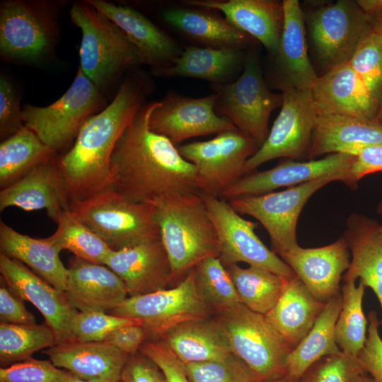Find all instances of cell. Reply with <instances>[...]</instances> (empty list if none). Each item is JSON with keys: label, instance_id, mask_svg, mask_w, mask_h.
Returning <instances> with one entry per match:
<instances>
[{"label": "cell", "instance_id": "obj_37", "mask_svg": "<svg viewBox=\"0 0 382 382\" xmlns=\"http://www.w3.org/2000/svg\"><path fill=\"white\" fill-rule=\"evenodd\" d=\"M241 302L249 309L266 315L281 297L289 278L260 267L243 268L238 264L224 265Z\"/></svg>", "mask_w": 382, "mask_h": 382}, {"label": "cell", "instance_id": "obj_40", "mask_svg": "<svg viewBox=\"0 0 382 382\" xmlns=\"http://www.w3.org/2000/svg\"><path fill=\"white\" fill-rule=\"evenodd\" d=\"M56 224L55 232L47 238L60 251L68 250L80 259L105 265L113 250L71 211L64 213Z\"/></svg>", "mask_w": 382, "mask_h": 382}, {"label": "cell", "instance_id": "obj_20", "mask_svg": "<svg viewBox=\"0 0 382 382\" xmlns=\"http://www.w3.org/2000/svg\"><path fill=\"white\" fill-rule=\"evenodd\" d=\"M279 257L309 291L324 303L341 291L340 284L351 262L344 236L322 247L304 248L298 245Z\"/></svg>", "mask_w": 382, "mask_h": 382}, {"label": "cell", "instance_id": "obj_42", "mask_svg": "<svg viewBox=\"0 0 382 382\" xmlns=\"http://www.w3.org/2000/svg\"><path fill=\"white\" fill-rule=\"evenodd\" d=\"M348 64L380 107L382 103V35L371 28L366 30Z\"/></svg>", "mask_w": 382, "mask_h": 382}, {"label": "cell", "instance_id": "obj_53", "mask_svg": "<svg viewBox=\"0 0 382 382\" xmlns=\"http://www.w3.org/2000/svg\"><path fill=\"white\" fill-rule=\"evenodd\" d=\"M382 171V144L364 147L355 156L351 178L357 185L364 176Z\"/></svg>", "mask_w": 382, "mask_h": 382}, {"label": "cell", "instance_id": "obj_35", "mask_svg": "<svg viewBox=\"0 0 382 382\" xmlns=\"http://www.w3.org/2000/svg\"><path fill=\"white\" fill-rule=\"evenodd\" d=\"M341 308L340 291L325 303L312 328L290 352L286 362V375L299 381L317 361L342 352L335 339V325Z\"/></svg>", "mask_w": 382, "mask_h": 382}, {"label": "cell", "instance_id": "obj_8", "mask_svg": "<svg viewBox=\"0 0 382 382\" xmlns=\"http://www.w3.org/2000/svg\"><path fill=\"white\" fill-rule=\"evenodd\" d=\"M210 87L216 96V110L250 136L260 148L270 132V115L282 105L283 96L267 88L256 52L246 54L243 71L236 81Z\"/></svg>", "mask_w": 382, "mask_h": 382}, {"label": "cell", "instance_id": "obj_33", "mask_svg": "<svg viewBox=\"0 0 382 382\" xmlns=\"http://www.w3.org/2000/svg\"><path fill=\"white\" fill-rule=\"evenodd\" d=\"M325 304L295 276L288 279L281 297L265 316L294 348L312 328Z\"/></svg>", "mask_w": 382, "mask_h": 382}, {"label": "cell", "instance_id": "obj_47", "mask_svg": "<svg viewBox=\"0 0 382 382\" xmlns=\"http://www.w3.org/2000/svg\"><path fill=\"white\" fill-rule=\"evenodd\" d=\"M24 126L19 96L11 80L0 76V139L3 141Z\"/></svg>", "mask_w": 382, "mask_h": 382}, {"label": "cell", "instance_id": "obj_23", "mask_svg": "<svg viewBox=\"0 0 382 382\" xmlns=\"http://www.w3.org/2000/svg\"><path fill=\"white\" fill-rule=\"evenodd\" d=\"M105 265L123 281L129 297L167 289L173 281L170 262L161 238L113 250Z\"/></svg>", "mask_w": 382, "mask_h": 382}, {"label": "cell", "instance_id": "obj_31", "mask_svg": "<svg viewBox=\"0 0 382 382\" xmlns=\"http://www.w3.org/2000/svg\"><path fill=\"white\" fill-rule=\"evenodd\" d=\"M246 55L241 47L186 46L168 67L154 72L159 77H189L204 79L211 84L231 82L244 64Z\"/></svg>", "mask_w": 382, "mask_h": 382}, {"label": "cell", "instance_id": "obj_10", "mask_svg": "<svg viewBox=\"0 0 382 382\" xmlns=\"http://www.w3.org/2000/svg\"><path fill=\"white\" fill-rule=\"evenodd\" d=\"M258 149L250 136L237 128L207 141L178 146L180 155L195 168L199 192L219 197L244 175L246 161Z\"/></svg>", "mask_w": 382, "mask_h": 382}, {"label": "cell", "instance_id": "obj_39", "mask_svg": "<svg viewBox=\"0 0 382 382\" xmlns=\"http://www.w3.org/2000/svg\"><path fill=\"white\" fill-rule=\"evenodd\" d=\"M56 345L54 332L46 323L34 325L0 323L1 368L28 359L35 352Z\"/></svg>", "mask_w": 382, "mask_h": 382}, {"label": "cell", "instance_id": "obj_59", "mask_svg": "<svg viewBox=\"0 0 382 382\" xmlns=\"http://www.w3.org/2000/svg\"><path fill=\"white\" fill-rule=\"evenodd\" d=\"M377 213L382 216V201H381L376 208ZM382 225V224H381Z\"/></svg>", "mask_w": 382, "mask_h": 382}, {"label": "cell", "instance_id": "obj_57", "mask_svg": "<svg viewBox=\"0 0 382 382\" xmlns=\"http://www.w3.org/2000/svg\"><path fill=\"white\" fill-rule=\"evenodd\" d=\"M354 382H376L369 374L366 373L361 375Z\"/></svg>", "mask_w": 382, "mask_h": 382}, {"label": "cell", "instance_id": "obj_45", "mask_svg": "<svg viewBox=\"0 0 382 382\" xmlns=\"http://www.w3.org/2000/svg\"><path fill=\"white\" fill-rule=\"evenodd\" d=\"M365 373L357 357L341 352L317 361L299 382H354Z\"/></svg>", "mask_w": 382, "mask_h": 382}, {"label": "cell", "instance_id": "obj_28", "mask_svg": "<svg viewBox=\"0 0 382 382\" xmlns=\"http://www.w3.org/2000/svg\"><path fill=\"white\" fill-rule=\"evenodd\" d=\"M343 236L351 262L342 280L359 279L374 291L382 309V225L374 219L352 213L347 219Z\"/></svg>", "mask_w": 382, "mask_h": 382}, {"label": "cell", "instance_id": "obj_18", "mask_svg": "<svg viewBox=\"0 0 382 382\" xmlns=\"http://www.w3.org/2000/svg\"><path fill=\"white\" fill-rule=\"evenodd\" d=\"M1 279L23 301L31 303L52 328L57 344L74 341L71 322L77 313L65 291L36 274L22 262L0 253Z\"/></svg>", "mask_w": 382, "mask_h": 382}, {"label": "cell", "instance_id": "obj_2", "mask_svg": "<svg viewBox=\"0 0 382 382\" xmlns=\"http://www.w3.org/2000/svg\"><path fill=\"white\" fill-rule=\"evenodd\" d=\"M149 82L140 73L126 76L112 102L83 123L73 146L59 158L71 203L106 188L113 150L144 104Z\"/></svg>", "mask_w": 382, "mask_h": 382}, {"label": "cell", "instance_id": "obj_7", "mask_svg": "<svg viewBox=\"0 0 382 382\" xmlns=\"http://www.w3.org/2000/svg\"><path fill=\"white\" fill-rule=\"evenodd\" d=\"M224 329L232 352L250 369L257 382L286 375V362L292 347L265 315L242 303L218 311L214 316Z\"/></svg>", "mask_w": 382, "mask_h": 382}, {"label": "cell", "instance_id": "obj_22", "mask_svg": "<svg viewBox=\"0 0 382 382\" xmlns=\"http://www.w3.org/2000/svg\"><path fill=\"white\" fill-rule=\"evenodd\" d=\"M309 91L317 111L377 120L379 105L348 62L318 76Z\"/></svg>", "mask_w": 382, "mask_h": 382}, {"label": "cell", "instance_id": "obj_58", "mask_svg": "<svg viewBox=\"0 0 382 382\" xmlns=\"http://www.w3.org/2000/svg\"><path fill=\"white\" fill-rule=\"evenodd\" d=\"M377 120L382 125V103L379 107Z\"/></svg>", "mask_w": 382, "mask_h": 382}, {"label": "cell", "instance_id": "obj_52", "mask_svg": "<svg viewBox=\"0 0 382 382\" xmlns=\"http://www.w3.org/2000/svg\"><path fill=\"white\" fill-rule=\"evenodd\" d=\"M148 340L149 334L144 327L141 324H132L116 329L103 342L131 355L138 352Z\"/></svg>", "mask_w": 382, "mask_h": 382}, {"label": "cell", "instance_id": "obj_56", "mask_svg": "<svg viewBox=\"0 0 382 382\" xmlns=\"http://www.w3.org/2000/svg\"><path fill=\"white\" fill-rule=\"evenodd\" d=\"M265 382H299V381L293 379L287 375L282 376L281 377L270 380Z\"/></svg>", "mask_w": 382, "mask_h": 382}, {"label": "cell", "instance_id": "obj_15", "mask_svg": "<svg viewBox=\"0 0 382 382\" xmlns=\"http://www.w3.org/2000/svg\"><path fill=\"white\" fill-rule=\"evenodd\" d=\"M369 28V16L357 1L339 0L314 10L308 31L320 66L328 71L348 62Z\"/></svg>", "mask_w": 382, "mask_h": 382}, {"label": "cell", "instance_id": "obj_1", "mask_svg": "<svg viewBox=\"0 0 382 382\" xmlns=\"http://www.w3.org/2000/svg\"><path fill=\"white\" fill-rule=\"evenodd\" d=\"M158 104L141 107L111 156L105 189L132 202L153 204L166 196L199 192L195 166L168 138L149 127L150 115Z\"/></svg>", "mask_w": 382, "mask_h": 382}, {"label": "cell", "instance_id": "obj_32", "mask_svg": "<svg viewBox=\"0 0 382 382\" xmlns=\"http://www.w3.org/2000/svg\"><path fill=\"white\" fill-rule=\"evenodd\" d=\"M0 250L55 288L65 291L67 267L60 259L61 251L47 238H35L21 233L1 220Z\"/></svg>", "mask_w": 382, "mask_h": 382}, {"label": "cell", "instance_id": "obj_12", "mask_svg": "<svg viewBox=\"0 0 382 382\" xmlns=\"http://www.w3.org/2000/svg\"><path fill=\"white\" fill-rule=\"evenodd\" d=\"M331 182L330 179H318L284 190L228 202L237 213L250 216L262 224L270 236L272 250L279 256L299 245L296 226L303 207L316 192Z\"/></svg>", "mask_w": 382, "mask_h": 382}, {"label": "cell", "instance_id": "obj_46", "mask_svg": "<svg viewBox=\"0 0 382 382\" xmlns=\"http://www.w3.org/2000/svg\"><path fill=\"white\" fill-rule=\"evenodd\" d=\"M70 376L50 360L33 357L0 369V382H67Z\"/></svg>", "mask_w": 382, "mask_h": 382}, {"label": "cell", "instance_id": "obj_38", "mask_svg": "<svg viewBox=\"0 0 382 382\" xmlns=\"http://www.w3.org/2000/svg\"><path fill=\"white\" fill-rule=\"evenodd\" d=\"M344 282L341 287L342 308L335 325V339L340 350L349 355L358 356L364 346L368 328L362 308L366 286L359 282Z\"/></svg>", "mask_w": 382, "mask_h": 382}, {"label": "cell", "instance_id": "obj_50", "mask_svg": "<svg viewBox=\"0 0 382 382\" xmlns=\"http://www.w3.org/2000/svg\"><path fill=\"white\" fill-rule=\"evenodd\" d=\"M121 382H167L160 368L140 351L129 355L122 369Z\"/></svg>", "mask_w": 382, "mask_h": 382}, {"label": "cell", "instance_id": "obj_4", "mask_svg": "<svg viewBox=\"0 0 382 382\" xmlns=\"http://www.w3.org/2000/svg\"><path fill=\"white\" fill-rule=\"evenodd\" d=\"M69 16L81 32L79 67L103 93L125 71L141 64L124 32L87 0L73 4Z\"/></svg>", "mask_w": 382, "mask_h": 382}, {"label": "cell", "instance_id": "obj_24", "mask_svg": "<svg viewBox=\"0 0 382 382\" xmlns=\"http://www.w3.org/2000/svg\"><path fill=\"white\" fill-rule=\"evenodd\" d=\"M67 270L65 292L78 311L110 313L129 297L123 281L105 265L74 256Z\"/></svg>", "mask_w": 382, "mask_h": 382}, {"label": "cell", "instance_id": "obj_25", "mask_svg": "<svg viewBox=\"0 0 382 382\" xmlns=\"http://www.w3.org/2000/svg\"><path fill=\"white\" fill-rule=\"evenodd\" d=\"M183 5L217 10L236 29L277 54L284 23L282 2L274 0H185Z\"/></svg>", "mask_w": 382, "mask_h": 382}, {"label": "cell", "instance_id": "obj_19", "mask_svg": "<svg viewBox=\"0 0 382 382\" xmlns=\"http://www.w3.org/2000/svg\"><path fill=\"white\" fill-rule=\"evenodd\" d=\"M71 204L59 158L56 155L0 191L1 212L11 207L25 211L45 209L55 223L70 211Z\"/></svg>", "mask_w": 382, "mask_h": 382}, {"label": "cell", "instance_id": "obj_41", "mask_svg": "<svg viewBox=\"0 0 382 382\" xmlns=\"http://www.w3.org/2000/svg\"><path fill=\"white\" fill-rule=\"evenodd\" d=\"M193 272L199 296L214 312L241 303L233 282L219 257L204 259L193 268Z\"/></svg>", "mask_w": 382, "mask_h": 382}, {"label": "cell", "instance_id": "obj_36", "mask_svg": "<svg viewBox=\"0 0 382 382\" xmlns=\"http://www.w3.org/2000/svg\"><path fill=\"white\" fill-rule=\"evenodd\" d=\"M56 155L30 129L23 126L0 144V187L14 183Z\"/></svg>", "mask_w": 382, "mask_h": 382}, {"label": "cell", "instance_id": "obj_6", "mask_svg": "<svg viewBox=\"0 0 382 382\" xmlns=\"http://www.w3.org/2000/svg\"><path fill=\"white\" fill-rule=\"evenodd\" d=\"M70 211L114 251L161 238L154 204L127 200L110 189L72 203Z\"/></svg>", "mask_w": 382, "mask_h": 382}, {"label": "cell", "instance_id": "obj_54", "mask_svg": "<svg viewBox=\"0 0 382 382\" xmlns=\"http://www.w3.org/2000/svg\"><path fill=\"white\" fill-rule=\"evenodd\" d=\"M369 16L371 29L382 35V9L371 14Z\"/></svg>", "mask_w": 382, "mask_h": 382}, {"label": "cell", "instance_id": "obj_27", "mask_svg": "<svg viewBox=\"0 0 382 382\" xmlns=\"http://www.w3.org/2000/svg\"><path fill=\"white\" fill-rule=\"evenodd\" d=\"M57 367L86 381H118L129 357L104 342L71 341L43 352Z\"/></svg>", "mask_w": 382, "mask_h": 382}, {"label": "cell", "instance_id": "obj_48", "mask_svg": "<svg viewBox=\"0 0 382 382\" xmlns=\"http://www.w3.org/2000/svg\"><path fill=\"white\" fill-rule=\"evenodd\" d=\"M139 351L160 368L167 382H190L185 364L163 340H146Z\"/></svg>", "mask_w": 382, "mask_h": 382}, {"label": "cell", "instance_id": "obj_13", "mask_svg": "<svg viewBox=\"0 0 382 382\" xmlns=\"http://www.w3.org/2000/svg\"><path fill=\"white\" fill-rule=\"evenodd\" d=\"M281 89L280 112L263 144L246 161L244 175L275 158L308 157L316 117L310 91L291 87Z\"/></svg>", "mask_w": 382, "mask_h": 382}, {"label": "cell", "instance_id": "obj_26", "mask_svg": "<svg viewBox=\"0 0 382 382\" xmlns=\"http://www.w3.org/2000/svg\"><path fill=\"white\" fill-rule=\"evenodd\" d=\"M381 144L382 125L378 120L316 110L308 158L338 153L356 156L364 147Z\"/></svg>", "mask_w": 382, "mask_h": 382}, {"label": "cell", "instance_id": "obj_55", "mask_svg": "<svg viewBox=\"0 0 382 382\" xmlns=\"http://www.w3.org/2000/svg\"><path fill=\"white\" fill-rule=\"evenodd\" d=\"M67 382H121V381L120 380L118 381H99V380L86 381V380L80 379L71 374V376L69 378Z\"/></svg>", "mask_w": 382, "mask_h": 382}, {"label": "cell", "instance_id": "obj_49", "mask_svg": "<svg viewBox=\"0 0 382 382\" xmlns=\"http://www.w3.org/2000/svg\"><path fill=\"white\" fill-rule=\"evenodd\" d=\"M366 340L357 359L364 371L376 382H382V340L378 332L380 322L375 311L368 316Z\"/></svg>", "mask_w": 382, "mask_h": 382}, {"label": "cell", "instance_id": "obj_51", "mask_svg": "<svg viewBox=\"0 0 382 382\" xmlns=\"http://www.w3.org/2000/svg\"><path fill=\"white\" fill-rule=\"evenodd\" d=\"M0 323L16 325H34V315L25 306L23 301L16 296L1 279Z\"/></svg>", "mask_w": 382, "mask_h": 382}, {"label": "cell", "instance_id": "obj_16", "mask_svg": "<svg viewBox=\"0 0 382 382\" xmlns=\"http://www.w3.org/2000/svg\"><path fill=\"white\" fill-rule=\"evenodd\" d=\"M355 156L347 154H332L309 161L287 159L274 167L262 171H253L243 175L225 190L220 198L231 199L274 192L283 187H293L318 179L340 181L351 189L357 185L351 178V168Z\"/></svg>", "mask_w": 382, "mask_h": 382}, {"label": "cell", "instance_id": "obj_9", "mask_svg": "<svg viewBox=\"0 0 382 382\" xmlns=\"http://www.w3.org/2000/svg\"><path fill=\"white\" fill-rule=\"evenodd\" d=\"M102 103L103 93L79 66L71 85L55 102L23 107V124L57 153L76 139L83 123Z\"/></svg>", "mask_w": 382, "mask_h": 382}, {"label": "cell", "instance_id": "obj_11", "mask_svg": "<svg viewBox=\"0 0 382 382\" xmlns=\"http://www.w3.org/2000/svg\"><path fill=\"white\" fill-rule=\"evenodd\" d=\"M213 313L198 294L192 269L175 287L128 297L110 314L138 320L149 340H158L182 323L209 318Z\"/></svg>", "mask_w": 382, "mask_h": 382}, {"label": "cell", "instance_id": "obj_43", "mask_svg": "<svg viewBox=\"0 0 382 382\" xmlns=\"http://www.w3.org/2000/svg\"><path fill=\"white\" fill-rule=\"evenodd\" d=\"M185 366L190 382H257L250 369L233 353L221 359Z\"/></svg>", "mask_w": 382, "mask_h": 382}, {"label": "cell", "instance_id": "obj_30", "mask_svg": "<svg viewBox=\"0 0 382 382\" xmlns=\"http://www.w3.org/2000/svg\"><path fill=\"white\" fill-rule=\"evenodd\" d=\"M160 16L180 34L205 47L242 48L248 42L246 34L209 8L172 6L162 9Z\"/></svg>", "mask_w": 382, "mask_h": 382}, {"label": "cell", "instance_id": "obj_3", "mask_svg": "<svg viewBox=\"0 0 382 382\" xmlns=\"http://www.w3.org/2000/svg\"><path fill=\"white\" fill-rule=\"evenodd\" d=\"M173 280H183L204 259L219 257L215 227L201 192L166 196L153 204Z\"/></svg>", "mask_w": 382, "mask_h": 382}, {"label": "cell", "instance_id": "obj_21", "mask_svg": "<svg viewBox=\"0 0 382 382\" xmlns=\"http://www.w3.org/2000/svg\"><path fill=\"white\" fill-rule=\"evenodd\" d=\"M87 1L124 32L140 63L151 66L153 73L171 65L181 54L178 43L137 10L103 0Z\"/></svg>", "mask_w": 382, "mask_h": 382}, {"label": "cell", "instance_id": "obj_17", "mask_svg": "<svg viewBox=\"0 0 382 382\" xmlns=\"http://www.w3.org/2000/svg\"><path fill=\"white\" fill-rule=\"evenodd\" d=\"M216 100L214 93L192 98L170 91L152 111L149 127L175 145L189 138L236 128L229 119L216 113Z\"/></svg>", "mask_w": 382, "mask_h": 382}, {"label": "cell", "instance_id": "obj_29", "mask_svg": "<svg viewBox=\"0 0 382 382\" xmlns=\"http://www.w3.org/2000/svg\"><path fill=\"white\" fill-rule=\"evenodd\" d=\"M283 28L277 54L280 88L310 90L318 76L307 52L304 15L297 0H284Z\"/></svg>", "mask_w": 382, "mask_h": 382}, {"label": "cell", "instance_id": "obj_14", "mask_svg": "<svg viewBox=\"0 0 382 382\" xmlns=\"http://www.w3.org/2000/svg\"><path fill=\"white\" fill-rule=\"evenodd\" d=\"M202 195L216 229L219 257L224 265L245 262L286 278L296 276L291 267L259 238L255 232V223L243 218L228 201Z\"/></svg>", "mask_w": 382, "mask_h": 382}, {"label": "cell", "instance_id": "obj_34", "mask_svg": "<svg viewBox=\"0 0 382 382\" xmlns=\"http://www.w3.org/2000/svg\"><path fill=\"white\" fill-rule=\"evenodd\" d=\"M161 339L185 364L221 359L233 353L224 329L214 317L182 323Z\"/></svg>", "mask_w": 382, "mask_h": 382}, {"label": "cell", "instance_id": "obj_5", "mask_svg": "<svg viewBox=\"0 0 382 382\" xmlns=\"http://www.w3.org/2000/svg\"><path fill=\"white\" fill-rule=\"evenodd\" d=\"M63 1L6 0L0 4V57L16 64H38L54 54Z\"/></svg>", "mask_w": 382, "mask_h": 382}, {"label": "cell", "instance_id": "obj_44", "mask_svg": "<svg viewBox=\"0 0 382 382\" xmlns=\"http://www.w3.org/2000/svg\"><path fill=\"white\" fill-rule=\"evenodd\" d=\"M132 324L140 323L104 312L77 311L71 322V331L75 341L103 342L116 329Z\"/></svg>", "mask_w": 382, "mask_h": 382}]
</instances>
